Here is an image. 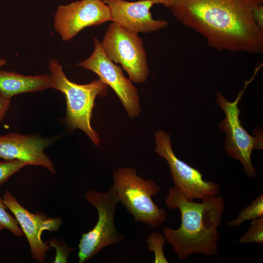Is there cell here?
Listing matches in <instances>:
<instances>
[{"label": "cell", "instance_id": "6da1fadb", "mask_svg": "<svg viewBox=\"0 0 263 263\" xmlns=\"http://www.w3.org/2000/svg\"><path fill=\"white\" fill-rule=\"evenodd\" d=\"M263 4V0H176L170 8L178 21L202 35L211 48L260 54L263 30L253 11Z\"/></svg>", "mask_w": 263, "mask_h": 263}, {"label": "cell", "instance_id": "7a4b0ae2", "mask_svg": "<svg viewBox=\"0 0 263 263\" xmlns=\"http://www.w3.org/2000/svg\"><path fill=\"white\" fill-rule=\"evenodd\" d=\"M165 203L169 209H178L181 214V223L178 228L163 227L166 242L170 244L177 258L184 260L193 254L215 256L219 250L218 228L225 208L223 197L213 195L200 203L195 202L187 199L174 186L169 188Z\"/></svg>", "mask_w": 263, "mask_h": 263}, {"label": "cell", "instance_id": "3957f363", "mask_svg": "<svg viewBox=\"0 0 263 263\" xmlns=\"http://www.w3.org/2000/svg\"><path fill=\"white\" fill-rule=\"evenodd\" d=\"M49 69L52 81V88L62 93L66 102V114L64 122L70 130L79 129L84 132L95 145H99L98 134L93 129L91 120L95 99L97 96L106 95L108 85L99 79L86 84H78L66 76L59 62L52 59Z\"/></svg>", "mask_w": 263, "mask_h": 263}, {"label": "cell", "instance_id": "277c9868", "mask_svg": "<svg viewBox=\"0 0 263 263\" xmlns=\"http://www.w3.org/2000/svg\"><path fill=\"white\" fill-rule=\"evenodd\" d=\"M111 188L122 205L139 223L157 227L167 219V212L152 199L161 188L151 180H144L135 169L121 168L114 171Z\"/></svg>", "mask_w": 263, "mask_h": 263}, {"label": "cell", "instance_id": "5b68a950", "mask_svg": "<svg viewBox=\"0 0 263 263\" xmlns=\"http://www.w3.org/2000/svg\"><path fill=\"white\" fill-rule=\"evenodd\" d=\"M259 69L260 66L256 68L254 75L245 82L243 89L234 101H228L219 92L217 94V103L225 114V117L219 125L226 135L225 149L229 156L240 161L244 172L251 177L257 176L251 162V152L254 149H263V136L261 133L255 137L251 136L244 128L239 118L241 111L238 105L247 85L254 79Z\"/></svg>", "mask_w": 263, "mask_h": 263}, {"label": "cell", "instance_id": "8992f818", "mask_svg": "<svg viewBox=\"0 0 263 263\" xmlns=\"http://www.w3.org/2000/svg\"><path fill=\"white\" fill-rule=\"evenodd\" d=\"M87 202L96 209L98 220L89 232L82 233L78 244V263L92 259L107 245L116 244L124 239V236L116 230L114 216L119 202L113 190L102 192L94 189L85 194Z\"/></svg>", "mask_w": 263, "mask_h": 263}, {"label": "cell", "instance_id": "52a82bcc", "mask_svg": "<svg viewBox=\"0 0 263 263\" xmlns=\"http://www.w3.org/2000/svg\"><path fill=\"white\" fill-rule=\"evenodd\" d=\"M101 45L107 57L114 63L120 64L132 82L141 83L147 80L150 71L147 54L138 34L112 22Z\"/></svg>", "mask_w": 263, "mask_h": 263}, {"label": "cell", "instance_id": "ba28073f", "mask_svg": "<svg viewBox=\"0 0 263 263\" xmlns=\"http://www.w3.org/2000/svg\"><path fill=\"white\" fill-rule=\"evenodd\" d=\"M155 151L169 163L174 185L189 200H203L213 195H220V186L214 181L204 179L201 172L179 159L174 154L170 136L164 131L155 133Z\"/></svg>", "mask_w": 263, "mask_h": 263}, {"label": "cell", "instance_id": "9c48e42d", "mask_svg": "<svg viewBox=\"0 0 263 263\" xmlns=\"http://www.w3.org/2000/svg\"><path fill=\"white\" fill-rule=\"evenodd\" d=\"M94 50L87 59L77 65L96 74L99 79L110 86L121 101L128 116H139L141 107L138 91L130 78L124 75L121 67L109 59L104 53L101 41L94 38Z\"/></svg>", "mask_w": 263, "mask_h": 263}, {"label": "cell", "instance_id": "30bf717a", "mask_svg": "<svg viewBox=\"0 0 263 263\" xmlns=\"http://www.w3.org/2000/svg\"><path fill=\"white\" fill-rule=\"evenodd\" d=\"M112 21L110 10L103 0H80L57 7L54 27L64 41L83 29Z\"/></svg>", "mask_w": 263, "mask_h": 263}, {"label": "cell", "instance_id": "8fae6325", "mask_svg": "<svg viewBox=\"0 0 263 263\" xmlns=\"http://www.w3.org/2000/svg\"><path fill=\"white\" fill-rule=\"evenodd\" d=\"M52 142L50 138L18 132L0 135V159L20 160L28 165L42 167L56 174L55 166L44 152Z\"/></svg>", "mask_w": 263, "mask_h": 263}, {"label": "cell", "instance_id": "7c38bea8", "mask_svg": "<svg viewBox=\"0 0 263 263\" xmlns=\"http://www.w3.org/2000/svg\"><path fill=\"white\" fill-rule=\"evenodd\" d=\"M103 1L110 9L112 21L129 31L149 33L159 31L168 25L166 20L153 18L150 11L155 4L153 0Z\"/></svg>", "mask_w": 263, "mask_h": 263}, {"label": "cell", "instance_id": "4fadbf2b", "mask_svg": "<svg viewBox=\"0 0 263 263\" xmlns=\"http://www.w3.org/2000/svg\"><path fill=\"white\" fill-rule=\"evenodd\" d=\"M7 207L13 213L25 235L31 255L36 261L42 263L51 246L41 239L40 229V213H32L23 207L11 192L6 190L2 197Z\"/></svg>", "mask_w": 263, "mask_h": 263}, {"label": "cell", "instance_id": "5bb4252c", "mask_svg": "<svg viewBox=\"0 0 263 263\" xmlns=\"http://www.w3.org/2000/svg\"><path fill=\"white\" fill-rule=\"evenodd\" d=\"M52 87L50 75H24L0 70V92L9 98L20 94L42 91Z\"/></svg>", "mask_w": 263, "mask_h": 263}, {"label": "cell", "instance_id": "9a60e30c", "mask_svg": "<svg viewBox=\"0 0 263 263\" xmlns=\"http://www.w3.org/2000/svg\"><path fill=\"white\" fill-rule=\"evenodd\" d=\"M263 216V194H261L251 204L241 210L238 216L227 223L229 227L239 226L244 222Z\"/></svg>", "mask_w": 263, "mask_h": 263}, {"label": "cell", "instance_id": "2e32d148", "mask_svg": "<svg viewBox=\"0 0 263 263\" xmlns=\"http://www.w3.org/2000/svg\"><path fill=\"white\" fill-rule=\"evenodd\" d=\"M252 222L247 231L239 239L242 244L256 243L263 244V216Z\"/></svg>", "mask_w": 263, "mask_h": 263}, {"label": "cell", "instance_id": "e0dca14e", "mask_svg": "<svg viewBox=\"0 0 263 263\" xmlns=\"http://www.w3.org/2000/svg\"><path fill=\"white\" fill-rule=\"evenodd\" d=\"M146 242L149 250L154 253V263H169L164 252V246L167 242L164 236L159 232H153L149 236Z\"/></svg>", "mask_w": 263, "mask_h": 263}, {"label": "cell", "instance_id": "ac0fdd59", "mask_svg": "<svg viewBox=\"0 0 263 263\" xmlns=\"http://www.w3.org/2000/svg\"><path fill=\"white\" fill-rule=\"evenodd\" d=\"M7 207L0 197V226L6 228L18 237L23 235V233L16 218L7 211Z\"/></svg>", "mask_w": 263, "mask_h": 263}, {"label": "cell", "instance_id": "d6986e66", "mask_svg": "<svg viewBox=\"0 0 263 263\" xmlns=\"http://www.w3.org/2000/svg\"><path fill=\"white\" fill-rule=\"evenodd\" d=\"M27 166L20 160L0 159V188L11 176Z\"/></svg>", "mask_w": 263, "mask_h": 263}, {"label": "cell", "instance_id": "ffe728a7", "mask_svg": "<svg viewBox=\"0 0 263 263\" xmlns=\"http://www.w3.org/2000/svg\"><path fill=\"white\" fill-rule=\"evenodd\" d=\"M47 243L54 248L56 251V256L54 263H66L67 262L70 253L74 250L67 246L65 242L52 238Z\"/></svg>", "mask_w": 263, "mask_h": 263}, {"label": "cell", "instance_id": "44dd1931", "mask_svg": "<svg viewBox=\"0 0 263 263\" xmlns=\"http://www.w3.org/2000/svg\"><path fill=\"white\" fill-rule=\"evenodd\" d=\"M62 225L60 218H49L41 214L40 218V229L41 233L44 230L57 231Z\"/></svg>", "mask_w": 263, "mask_h": 263}, {"label": "cell", "instance_id": "7402d4cb", "mask_svg": "<svg viewBox=\"0 0 263 263\" xmlns=\"http://www.w3.org/2000/svg\"><path fill=\"white\" fill-rule=\"evenodd\" d=\"M11 98H7L0 92V124L10 105Z\"/></svg>", "mask_w": 263, "mask_h": 263}, {"label": "cell", "instance_id": "603a6c76", "mask_svg": "<svg viewBox=\"0 0 263 263\" xmlns=\"http://www.w3.org/2000/svg\"><path fill=\"white\" fill-rule=\"evenodd\" d=\"M253 17L256 24L263 30V4L255 7L253 11Z\"/></svg>", "mask_w": 263, "mask_h": 263}, {"label": "cell", "instance_id": "cb8c5ba5", "mask_svg": "<svg viewBox=\"0 0 263 263\" xmlns=\"http://www.w3.org/2000/svg\"><path fill=\"white\" fill-rule=\"evenodd\" d=\"M155 4H160L167 7H169L176 0H153Z\"/></svg>", "mask_w": 263, "mask_h": 263}, {"label": "cell", "instance_id": "d4e9b609", "mask_svg": "<svg viewBox=\"0 0 263 263\" xmlns=\"http://www.w3.org/2000/svg\"><path fill=\"white\" fill-rule=\"evenodd\" d=\"M7 63L6 60L4 58H0V67L6 65Z\"/></svg>", "mask_w": 263, "mask_h": 263}]
</instances>
